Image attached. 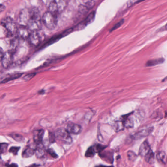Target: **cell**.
Returning a JSON list of instances; mask_svg holds the SVG:
<instances>
[{
    "instance_id": "1",
    "label": "cell",
    "mask_w": 167,
    "mask_h": 167,
    "mask_svg": "<svg viewBox=\"0 0 167 167\" xmlns=\"http://www.w3.org/2000/svg\"><path fill=\"white\" fill-rule=\"evenodd\" d=\"M58 21V15L49 11L46 12L42 17L43 24L49 30H54L56 27Z\"/></svg>"
},
{
    "instance_id": "2",
    "label": "cell",
    "mask_w": 167,
    "mask_h": 167,
    "mask_svg": "<svg viewBox=\"0 0 167 167\" xmlns=\"http://www.w3.org/2000/svg\"><path fill=\"white\" fill-rule=\"evenodd\" d=\"M66 6V0H53L49 6V11L58 15L65 10Z\"/></svg>"
},
{
    "instance_id": "3",
    "label": "cell",
    "mask_w": 167,
    "mask_h": 167,
    "mask_svg": "<svg viewBox=\"0 0 167 167\" xmlns=\"http://www.w3.org/2000/svg\"><path fill=\"white\" fill-rule=\"evenodd\" d=\"M1 24L4 27L8 33L10 34L11 35L17 33L18 27L12 19L7 17L3 19L1 21Z\"/></svg>"
},
{
    "instance_id": "4",
    "label": "cell",
    "mask_w": 167,
    "mask_h": 167,
    "mask_svg": "<svg viewBox=\"0 0 167 167\" xmlns=\"http://www.w3.org/2000/svg\"><path fill=\"white\" fill-rule=\"evenodd\" d=\"M55 134L56 139L65 144H70L72 142V138L70 135L69 132L66 130L59 129L55 131Z\"/></svg>"
},
{
    "instance_id": "5",
    "label": "cell",
    "mask_w": 167,
    "mask_h": 167,
    "mask_svg": "<svg viewBox=\"0 0 167 167\" xmlns=\"http://www.w3.org/2000/svg\"><path fill=\"white\" fill-rule=\"evenodd\" d=\"M1 65L4 68H8L12 65L13 61V52L9 50L4 52L1 57Z\"/></svg>"
},
{
    "instance_id": "6",
    "label": "cell",
    "mask_w": 167,
    "mask_h": 167,
    "mask_svg": "<svg viewBox=\"0 0 167 167\" xmlns=\"http://www.w3.org/2000/svg\"><path fill=\"white\" fill-rule=\"evenodd\" d=\"M39 31H35L31 32V35L28 38V40L31 45L34 47H37L41 43V36Z\"/></svg>"
},
{
    "instance_id": "7",
    "label": "cell",
    "mask_w": 167,
    "mask_h": 167,
    "mask_svg": "<svg viewBox=\"0 0 167 167\" xmlns=\"http://www.w3.org/2000/svg\"><path fill=\"white\" fill-rule=\"evenodd\" d=\"M31 32L28 28V27L20 25V27L18 28L16 34L17 35L18 37L20 38V39L28 40V38L31 35Z\"/></svg>"
},
{
    "instance_id": "8",
    "label": "cell",
    "mask_w": 167,
    "mask_h": 167,
    "mask_svg": "<svg viewBox=\"0 0 167 167\" xmlns=\"http://www.w3.org/2000/svg\"><path fill=\"white\" fill-rule=\"evenodd\" d=\"M66 130L69 132L70 134H80L82 131L81 126L78 124H75L71 123L67 125V128Z\"/></svg>"
},
{
    "instance_id": "9",
    "label": "cell",
    "mask_w": 167,
    "mask_h": 167,
    "mask_svg": "<svg viewBox=\"0 0 167 167\" xmlns=\"http://www.w3.org/2000/svg\"><path fill=\"white\" fill-rule=\"evenodd\" d=\"M151 150L150 145L147 141H144L142 143L140 147L139 150V155L141 157H144L146 156L148 152Z\"/></svg>"
},
{
    "instance_id": "10",
    "label": "cell",
    "mask_w": 167,
    "mask_h": 167,
    "mask_svg": "<svg viewBox=\"0 0 167 167\" xmlns=\"http://www.w3.org/2000/svg\"><path fill=\"white\" fill-rule=\"evenodd\" d=\"M44 134V131L43 130L34 131L33 135V138L35 143L37 145L41 144L43 140Z\"/></svg>"
},
{
    "instance_id": "11",
    "label": "cell",
    "mask_w": 167,
    "mask_h": 167,
    "mask_svg": "<svg viewBox=\"0 0 167 167\" xmlns=\"http://www.w3.org/2000/svg\"><path fill=\"white\" fill-rule=\"evenodd\" d=\"M152 130V128H151L141 130L140 131H138L136 133H135L134 134L133 137L134 139H139V138L140 139V138H141L144 137L148 135L151 132Z\"/></svg>"
},
{
    "instance_id": "12",
    "label": "cell",
    "mask_w": 167,
    "mask_h": 167,
    "mask_svg": "<svg viewBox=\"0 0 167 167\" xmlns=\"http://www.w3.org/2000/svg\"><path fill=\"white\" fill-rule=\"evenodd\" d=\"M120 119L123 121L124 128H131L133 127V121L132 118L130 117V115L124 116Z\"/></svg>"
},
{
    "instance_id": "13",
    "label": "cell",
    "mask_w": 167,
    "mask_h": 167,
    "mask_svg": "<svg viewBox=\"0 0 167 167\" xmlns=\"http://www.w3.org/2000/svg\"><path fill=\"white\" fill-rule=\"evenodd\" d=\"M22 73H17L12 74L11 75H8V76L5 77L4 78L2 79L1 81V84L3 83H7L11 81L14 80L15 79H18L20 77H21L22 75H23Z\"/></svg>"
},
{
    "instance_id": "14",
    "label": "cell",
    "mask_w": 167,
    "mask_h": 167,
    "mask_svg": "<svg viewBox=\"0 0 167 167\" xmlns=\"http://www.w3.org/2000/svg\"><path fill=\"white\" fill-rule=\"evenodd\" d=\"M35 152V149L28 147L23 151L22 157L24 158H28L32 157Z\"/></svg>"
},
{
    "instance_id": "15",
    "label": "cell",
    "mask_w": 167,
    "mask_h": 167,
    "mask_svg": "<svg viewBox=\"0 0 167 167\" xmlns=\"http://www.w3.org/2000/svg\"><path fill=\"white\" fill-rule=\"evenodd\" d=\"M164 61V59L163 58H158V59H154L148 61L147 64L146 66L148 67H151V66H156L157 65L162 64Z\"/></svg>"
},
{
    "instance_id": "16",
    "label": "cell",
    "mask_w": 167,
    "mask_h": 167,
    "mask_svg": "<svg viewBox=\"0 0 167 167\" xmlns=\"http://www.w3.org/2000/svg\"><path fill=\"white\" fill-rule=\"evenodd\" d=\"M41 144L38 145V146L35 148V154L36 157H37L38 158H41L42 157H43L44 156L45 154L44 148H43V147L40 146Z\"/></svg>"
},
{
    "instance_id": "17",
    "label": "cell",
    "mask_w": 167,
    "mask_h": 167,
    "mask_svg": "<svg viewBox=\"0 0 167 167\" xmlns=\"http://www.w3.org/2000/svg\"><path fill=\"white\" fill-rule=\"evenodd\" d=\"M154 152L152 151V150H151V151L148 152V154L145 157V158L147 162H148V163L151 164L153 163L154 160Z\"/></svg>"
},
{
    "instance_id": "18",
    "label": "cell",
    "mask_w": 167,
    "mask_h": 167,
    "mask_svg": "<svg viewBox=\"0 0 167 167\" xmlns=\"http://www.w3.org/2000/svg\"><path fill=\"white\" fill-rule=\"evenodd\" d=\"M124 128V125L123 124V121L121 119L118 121L116 122L114 125V128L115 130V131H120L123 130Z\"/></svg>"
},
{
    "instance_id": "19",
    "label": "cell",
    "mask_w": 167,
    "mask_h": 167,
    "mask_svg": "<svg viewBox=\"0 0 167 167\" xmlns=\"http://www.w3.org/2000/svg\"><path fill=\"white\" fill-rule=\"evenodd\" d=\"M10 137L14 139L15 141H17V142H23L24 141V138L23 136L19 134H15V133H13L10 134Z\"/></svg>"
},
{
    "instance_id": "20",
    "label": "cell",
    "mask_w": 167,
    "mask_h": 167,
    "mask_svg": "<svg viewBox=\"0 0 167 167\" xmlns=\"http://www.w3.org/2000/svg\"><path fill=\"white\" fill-rule=\"evenodd\" d=\"M157 159L158 161L162 162V163H165V159H166V154L163 151H160L157 154Z\"/></svg>"
},
{
    "instance_id": "21",
    "label": "cell",
    "mask_w": 167,
    "mask_h": 167,
    "mask_svg": "<svg viewBox=\"0 0 167 167\" xmlns=\"http://www.w3.org/2000/svg\"><path fill=\"white\" fill-rule=\"evenodd\" d=\"M92 147L95 153L102 152V151L106 148V146H103V145L100 144L95 145H94L93 146H92Z\"/></svg>"
},
{
    "instance_id": "22",
    "label": "cell",
    "mask_w": 167,
    "mask_h": 167,
    "mask_svg": "<svg viewBox=\"0 0 167 167\" xmlns=\"http://www.w3.org/2000/svg\"><path fill=\"white\" fill-rule=\"evenodd\" d=\"M95 154L96 153L94 151L92 147H90L88 148L87 151H86L85 157H91L94 156Z\"/></svg>"
},
{
    "instance_id": "23",
    "label": "cell",
    "mask_w": 167,
    "mask_h": 167,
    "mask_svg": "<svg viewBox=\"0 0 167 167\" xmlns=\"http://www.w3.org/2000/svg\"><path fill=\"white\" fill-rule=\"evenodd\" d=\"M20 149V147H12L9 150V151L10 153L13 154L14 155H16L17 154L18 152Z\"/></svg>"
},
{
    "instance_id": "24",
    "label": "cell",
    "mask_w": 167,
    "mask_h": 167,
    "mask_svg": "<svg viewBox=\"0 0 167 167\" xmlns=\"http://www.w3.org/2000/svg\"><path fill=\"white\" fill-rule=\"evenodd\" d=\"M8 144L7 143H3L1 144V153L4 154L6 152L7 149Z\"/></svg>"
},
{
    "instance_id": "25",
    "label": "cell",
    "mask_w": 167,
    "mask_h": 167,
    "mask_svg": "<svg viewBox=\"0 0 167 167\" xmlns=\"http://www.w3.org/2000/svg\"><path fill=\"white\" fill-rule=\"evenodd\" d=\"M127 156L130 160L131 161H133L135 160L136 157V155L133 152L131 151H129L127 153Z\"/></svg>"
},
{
    "instance_id": "26",
    "label": "cell",
    "mask_w": 167,
    "mask_h": 167,
    "mask_svg": "<svg viewBox=\"0 0 167 167\" xmlns=\"http://www.w3.org/2000/svg\"><path fill=\"white\" fill-rule=\"evenodd\" d=\"M47 152H48V154H50L52 157L55 158L58 157V155L56 154V153L55 152L52 148H49L47 150Z\"/></svg>"
},
{
    "instance_id": "27",
    "label": "cell",
    "mask_w": 167,
    "mask_h": 167,
    "mask_svg": "<svg viewBox=\"0 0 167 167\" xmlns=\"http://www.w3.org/2000/svg\"><path fill=\"white\" fill-rule=\"evenodd\" d=\"M36 75L35 73H30L28 75H25L24 77V79L25 81H29L31 79H32Z\"/></svg>"
},
{
    "instance_id": "28",
    "label": "cell",
    "mask_w": 167,
    "mask_h": 167,
    "mask_svg": "<svg viewBox=\"0 0 167 167\" xmlns=\"http://www.w3.org/2000/svg\"><path fill=\"white\" fill-rule=\"evenodd\" d=\"M124 23V20L122 19L118 23H117L111 29V31L114 30H116L117 28H119V27H120Z\"/></svg>"
},
{
    "instance_id": "29",
    "label": "cell",
    "mask_w": 167,
    "mask_h": 167,
    "mask_svg": "<svg viewBox=\"0 0 167 167\" xmlns=\"http://www.w3.org/2000/svg\"><path fill=\"white\" fill-rule=\"evenodd\" d=\"M55 134H52V133H49V141L52 142V143H53V142L55 141Z\"/></svg>"
},
{
    "instance_id": "30",
    "label": "cell",
    "mask_w": 167,
    "mask_h": 167,
    "mask_svg": "<svg viewBox=\"0 0 167 167\" xmlns=\"http://www.w3.org/2000/svg\"><path fill=\"white\" fill-rule=\"evenodd\" d=\"M5 166L7 167H18V165L17 164H15V163H12V164H7L5 165Z\"/></svg>"
},
{
    "instance_id": "31",
    "label": "cell",
    "mask_w": 167,
    "mask_h": 167,
    "mask_svg": "<svg viewBox=\"0 0 167 167\" xmlns=\"http://www.w3.org/2000/svg\"><path fill=\"white\" fill-rule=\"evenodd\" d=\"M39 165L35 164H34L31 165H30V166H28V167H39Z\"/></svg>"
},
{
    "instance_id": "32",
    "label": "cell",
    "mask_w": 167,
    "mask_h": 167,
    "mask_svg": "<svg viewBox=\"0 0 167 167\" xmlns=\"http://www.w3.org/2000/svg\"><path fill=\"white\" fill-rule=\"evenodd\" d=\"M95 167H113V166H104V165H98V166H96Z\"/></svg>"
},
{
    "instance_id": "33",
    "label": "cell",
    "mask_w": 167,
    "mask_h": 167,
    "mask_svg": "<svg viewBox=\"0 0 167 167\" xmlns=\"http://www.w3.org/2000/svg\"><path fill=\"white\" fill-rule=\"evenodd\" d=\"M144 1V0H138V2H140V1Z\"/></svg>"
},
{
    "instance_id": "34",
    "label": "cell",
    "mask_w": 167,
    "mask_h": 167,
    "mask_svg": "<svg viewBox=\"0 0 167 167\" xmlns=\"http://www.w3.org/2000/svg\"><path fill=\"white\" fill-rule=\"evenodd\" d=\"M165 28H166V30H167V24H166V26H165Z\"/></svg>"
}]
</instances>
